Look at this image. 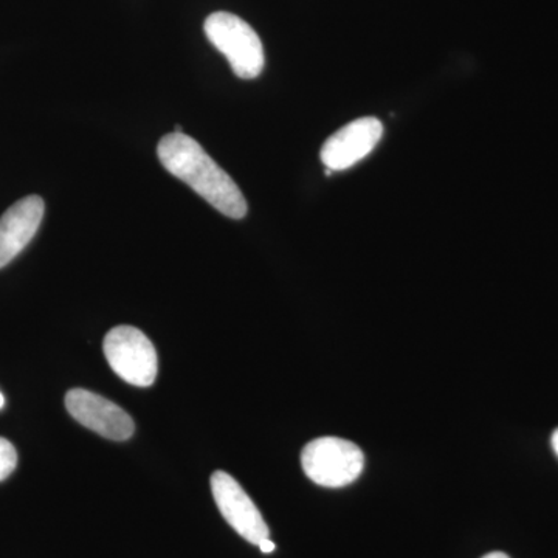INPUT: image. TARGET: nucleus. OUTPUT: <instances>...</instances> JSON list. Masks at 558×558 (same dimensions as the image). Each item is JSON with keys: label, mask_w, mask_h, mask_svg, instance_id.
I'll use <instances>...</instances> for the list:
<instances>
[{"label": "nucleus", "mask_w": 558, "mask_h": 558, "mask_svg": "<svg viewBox=\"0 0 558 558\" xmlns=\"http://www.w3.org/2000/svg\"><path fill=\"white\" fill-rule=\"evenodd\" d=\"M258 546H259L260 553H264V554L274 553L275 548H277V546H275V543L271 542L270 538L263 539V542H260Z\"/></svg>", "instance_id": "obj_10"}, {"label": "nucleus", "mask_w": 558, "mask_h": 558, "mask_svg": "<svg viewBox=\"0 0 558 558\" xmlns=\"http://www.w3.org/2000/svg\"><path fill=\"white\" fill-rule=\"evenodd\" d=\"M3 405H5V398H3L2 392H0V410L3 409Z\"/></svg>", "instance_id": "obj_13"}, {"label": "nucleus", "mask_w": 558, "mask_h": 558, "mask_svg": "<svg viewBox=\"0 0 558 558\" xmlns=\"http://www.w3.org/2000/svg\"><path fill=\"white\" fill-rule=\"evenodd\" d=\"M44 201L27 196L7 209L0 218V269L31 244L44 218Z\"/></svg>", "instance_id": "obj_8"}, {"label": "nucleus", "mask_w": 558, "mask_h": 558, "mask_svg": "<svg viewBox=\"0 0 558 558\" xmlns=\"http://www.w3.org/2000/svg\"><path fill=\"white\" fill-rule=\"evenodd\" d=\"M204 28L209 43L226 54L234 75L242 80L258 78L264 69L263 43L247 22L218 11L209 14Z\"/></svg>", "instance_id": "obj_2"}, {"label": "nucleus", "mask_w": 558, "mask_h": 558, "mask_svg": "<svg viewBox=\"0 0 558 558\" xmlns=\"http://www.w3.org/2000/svg\"><path fill=\"white\" fill-rule=\"evenodd\" d=\"M157 154L167 171L185 182L219 213L231 219L245 218L247 201L240 186L196 140L183 132H172L160 140Z\"/></svg>", "instance_id": "obj_1"}, {"label": "nucleus", "mask_w": 558, "mask_h": 558, "mask_svg": "<svg viewBox=\"0 0 558 558\" xmlns=\"http://www.w3.org/2000/svg\"><path fill=\"white\" fill-rule=\"evenodd\" d=\"M384 135L380 120L366 117L341 128L330 135L322 148V161L326 170L344 171L365 159L376 148Z\"/></svg>", "instance_id": "obj_7"}, {"label": "nucleus", "mask_w": 558, "mask_h": 558, "mask_svg": "<svg viewBox=\"0 0 558 558\" xmlns=\"http://www.w3.org/2000/svg\"><path fill=\"white\" fill-rule=\"evenodd\" d=\"M17 465V451L13 444L5 438H0V481L9 478Z\"/></svg>", "instance_id": "obj_9"}, {"label": "nucleus", "mask_w": 558, "mask_h": 558, "mask_svg": "<svg viewBox=\"0 0 558 558\" xmlns=\"http://www.w3.org/2000/svg\"><path fill=\"white\" fill-rule=\"evenodd\" d=\"M550 442H553V449L556 451V454L558 457V428L556 432H554L553 439H550Z\"/></svg>", "instance_id": "obj_11"}, {"label": "nucleus", "mask_w": 558, "mask_h": 558, "mask_svg": "<svg viewBox=\"0 0 558 558\" xmlns=\"http://www.w3.org/2000/svg\"><path fill=\"white\" fill-rule=\"evenodd\" d=\"M211 492L220 515L242 538L258 546L270 531L252 498L233 476L222 470L213 473Z\"/></svg>", "instance_id": "obj_5"}, {"label": "nucleus", "mask_w": 558, "mask_h": 558, "mask_svg": "<svg viewBox=\"0 0 558 558\" xmlns=\"http://www.w3.org/2000/svg\"><path fill=\"white\" fill-rule=\"evenodd\" d=\"M65 409L81 425L98 433L102 438L126 440L134 433V421L126 411L87 389L76 388L69 391L65 396Z\"/></svg>", "instance_id": "obj_6"}, {"label": "nucleus", "mask_w": 558, "mask_h": 558, "mask_svg": "<svg viewBox=\"0 0 558 558\" xmlns=\"http://www.w3.org/2000/svg\"><path fill=\"white\" fill-rule=\"evenodd\" d=\"M106 360L113 373L135 387H150L159 373V357L153 341L137 328L117 326L109 330L105 344Z\"/></svg>", "instance_id": "obj_4"}, {"label": "nucleus", "mask_w": 558, "mask_h": 558, "mask_svg": "<svg viewBox=\"0 0 558 558\" xmlns=\"http://www.w3.org/2000/svg\"><path fill=\"white\" fill-rule=\"evenodd\" d=\"M483 558H510V557L506 556V554H502V553H492V554H488V556L483 557Z\"/></svg>", "instance_id": "obj_12"}, {"label": "nucleus", "mask_w": 558, "mask_h": 558, "mask_svg": "<svg viewBox=\"0 0 558 558\" xmlns=\"http://www.w3.org/2000/svg\"><path fill=\"white\" fill-rule=\"evenodd\" d=\"M301 465L307 478L318 486L339 488L362 475L365 457L351 440L326 436L304 447Z\"/></svg>", "instance_id": "obj_3"}]
</instances>
